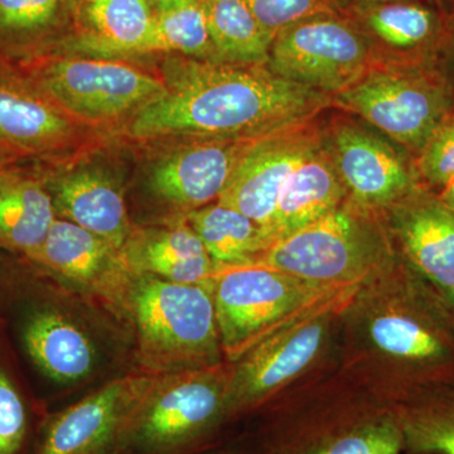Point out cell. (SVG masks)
<instances>
[{"label": "cell", "mask_w": 454, "mask_h": 454, "mask_svg": "<svg viewBox=\"0 0 454 454\" xmlns=\"http://www.w3.org/2000/svg\"><path fill=\"white\" fill-rule=\"evenodd\" d=\"M330 98L262 64H190L166 92L140 107L131 136L260 138L309 121Z\"/></svg>", "instance_id": "1"}, {"label": "cell", "mask_w": 454, "mask_h": 454, "mask_svg": "<svg viewBox=\"0 0 454 454\" xmlns=\"http://www.w3.org/2000/svg\"><path fill=\"white\" fill-rule=\"evenodd\" d=\"M334 100L404 146L414 160L454 110L452 89L435 62L395 61L366 70Z\"/></svg>", "instance_id": "2"}, {"label": "cell", "mask_w": 454, "mask_h": 454, "mask_svg": "<svg viewBox=\"0 0 454 454\" xmlns=\"http://www.w3.org/2000/svg\"><path fill=\"white\" fill-rule=\"evenodd\" d=\"M342 286H322L262 265L226 268L214 284L217 330L232 357L294 324Z\"/></svg>", "instance_id": "3"}, {"label": "cell", "mask_w": 454, "mask_h": 454, "mask_svg": "<svg viewBox=\"0 0 454 454\" xmlns=\"http://www.w3.org/2000/svg\"><path fill=\"white\" fill-rule=\"evenodd\" d=\"M142 348L160 366L212 363L220 336L211 284H178L146 278L134 295Z\"/></svg>", "instance_id": "4"}, {"label": "cell", "mask_w": 454, "mask_h": 454, "mask_svg": "<svg viewBox=\"0 0 454 454\" xmlns=\"http://www.w3.org/2000/svg\"><path fill=\"white\" fill-rule=\"evenodd\" d=\"M372 44L345 14L307 18L278 33L269 61L274 73L317 91H336L370 67Z\"/></svg>", "instance_id": "5"}, {"label": "cell", "mask_w": 454, "mask_h": 454, "mask_svg": "<svg viewBox=\"0 0 454 454\" xmlns=\"http://www.w3.org/2000/svg\"><path fill=\"white\" fill-rule=\"evenodd\" d=\"M27 76L59 109L89 121L139 110L167 90L152 74L104 59H57L35 66Z\"/></svg>", "instance_id": "6"}, {"label": "cell", "mask_w": 454, "mask_h": 454, "mask_svg": "<svg viewBox=\"0 0 454 454\" xmlns=\"http://www.w3.org/2000/svg\"><path fill=\"white\" fill-rule=\"evenodd\" d=\"M372 232L349 208L339 206L325 217L277 241L254 264L322 286L363 279L372 267Z\"/></svg>", "instance_id": "7"}, {"label": "cell", "mask_w": 454, "mask_h": 454, "mask_svg": "<svg viewBox=\"0 0 454 454\" xmlns=\"http://www.w3.org/2000/svg\"><path fill=\"white\" fill-rule=\"evenodd\" d=\"M321 146L309 121L262 137L244 155L217 201L258 223L268 241V229L284 184Z\"/></svg>", "instance_id": "8"}, {"label": "cell", "mask_w": 454, "mask_h": 454, "mask_svg": "<svg viewBox=\"0 0 454 454\" xmlns=\"http://www.w3.org/2000/svg\"><path fill=\"white\" fill-rule=\"evenodd\" d=\"M227 408L214 382H179L142 403L131 427L130 447L143 454H181L203 437Z\"/></svg>", "instance_id": "9"}, {"label": "cell", "mask_w": 454, "mask_h": 454, "mask_svg": "<svg viewBox=\"0 0 454 454\" xmlns=\"http://www.w3.org/2000/svg\"><path fill=\"white\" fill-rule=\"evenodd\" d=\"M139 406L124 381L113 382L56 415L35 454H127Z\"/></svg>", "instance_id": "10"}, {"label": "cell", "mask_w": 454, "mask_h": 454, "mask_svg": "<svg viewBox=\"0 0 454 454\" xmlns=\"http://www.w3.org/2000/svg\"><path fill=\"white\" fill-rule=\"evenodd\" d=\"M258 139L211 138L184 146L154 167L152 188L179 207L197 210L207 206L212 200H219L239 163Z\"/></svg>", "instance_id": "11"}, {"label": "cell", "mask_w": 454, "mask_h": 454, "mask_svg": "<svg viewBox=\"0 0 454 454\" xmlns=\"http://www.w3.org/2000/svg\"><path fill=\"white\" fill-rule=\"evenodd\" d=\"M333 160L340 181L361 205L399 202L422 184L390 145L356 125L336 128Z\"/></svg>", "instance_id": "12"}, {"label": "cell", "mask_w": 454, "mask_h": 454, "mask_svg": "<svg viewBox=\"0 0 454 454\" xmlns=\"http://www.w3.org/2000/svg\"><path fill=\"white\" fill-rule=\"evenodd\" d=\"M346 17L369 42L402 55V61L435 62L446 46L454 18L434 0H399L348 9Z\"/></svg>", "instance_id": "13"}, {"label": "cell", "mask_w": 454, "mask_h": 454, "mask_svg": "<svg viewBox=\"0 0 454 454\" xmlns=\"http://www.w3.org/2000/svg\"><path fill=\"white\" fill-rule=\"evenodd\" d=\"M325 319L309 318L283 328L250 349L227 391V408L262 399L291 380L316 357L325 337Z\"/></svg>", "instance_id": "14"}, {"label": "cell", "mask_w": 454, "mask_h": 454, "mask_svg": "<svg viewBox=\"0 0 454 454\" xmlns=\"http://www.w3.org/2000/svg\"><path fill=\"white\" fill-rule=\"evenodd\" d=\"M399 202L396 231L405 255L450 300L454 295V212L422 184Z\"/></svg>", "instance_id": "15"}, {"label": "cell", "mask_w": 454, "mask_h": 454, "mask_svg": "<svg viewBox=\"0 0 454 454\" xmlns=\"http://www.w3.org/2000/svg\"><path fill=\"white\" fill-rule=\"evenodd\" d=\"M70 131L65 113L28 76L0 73V154L44 153Z\"/></svg>", "instance_id": "16"}, {"label": "cell", "mask_w": 454, "mask_h": 454, "mask_svg": "<svg viewBox=\"0 0 454 454\" xmlns=\"http://www.w3.org/2000/svg\"><path fill=\"white\" fill-rule=\"evenodd\" d=\"M52 190L56 214L98 235L118 252L122 249L130 226L115 182L98 170H76L57 179Z\"/></svg>", "instance_id": "17"}, {"label": "cell", "mask_w": 454, "mask_h": 454, "mask_svg": "<svg viewBox=\"0 0 454 454\" xmlns=\"http://www.w3.org/2000/svg\"><path fill=\"white\" fill-rule=\"evenodd\" d=\"M343 195L333 158L321 146L284 184L267 232L269 247L336 210Z\"/></svg>", "instance_id": "18"}, {"label": "cell", "mask_w": 454, "mask_h": 454, "mask_svg": "<svg viewBox=\"0 0 454 454\" xmlns=\"http://www.w3.org/2000/svg\"><path fill=\"white\" fill-rule=\"evenodd\" d=\"M29 357L52 380H82L94 370L97 351L88 334L52 309L35 310L23 327Z\"/></svg>", "instance_id": "19"}, {"label": "cell", "mask_w": 454, "mask_h": 454, "mask_svg": "<svg viewBox=\"0 0 454 454\" xmlns=\"http://www.w3.org/2000/svg\"><path fill=\"white\" fill-rule=\"evenodd\" d=\"M56 219L52 196L40 178L8 168L0 173V247L31 259Z\"/></svg>", "instance_id": "20"}, {"label": "cell", "mask_w": 454, "mask_h": 454, "mask_svg": "<svg viewBox=\"0 0 454 454\" xmlns=\"http://www.w3.org/2000/svg\"><path fill=\"white\" fill-rule=\"evenodd\" d=\"M116 253L112 245L83 227L56 219L33 262L66 279L97 286L115 271Z\"/></svg>", "instance_id": "21"}, {"label": "cell", "mask_w": 454, "mask_h": 454, "mask_svg": "<svg viewBox=\"0 0 454 454\" xmlns=\"http://www.w3.org/2000/svg\"><path fill=\"white\" fill-rule=\"evenodd\" d=\"M188 219L215 265H252L254 256L268 249L258 223L219 202L197 208Z\"/></svg>", "instance_id": "22"}, {"label": "cell", "mask_w": 454, "mask_h": 454, "mask_svg": "<svg viewBox=\"0 0 454 454\" xmlns=\"http://www.w3.org/2000/svg\"><path fill=\"white\" fill-rule=\"evenodd\" d=\"M215 56L227 64L268 61L273 38L245 0H202Z\"/></svg>", "instance_id": "23"}, {"label": "cell", "mask_w": 454, "mask_h": 454, "mask_svg": "<svg viewBox=\"0 0 454 454\" xmlns=\"http://www.w3.org/2000/svg\"><path fill=\"white\" fill-rule=\"evenodd\" d=\"M139 264L167 282L211 284L214 262L191 225H178L149 238L139 252Z\"/></svg>", "instance_id": "24"}, {"label": "cell", "mask_w": 454, "mask_h": 454, "mask_svg": "<svg viewBox=\"0 0 454 454\" xmlns=\"http://www.w3.org/2000/svg\"><path fill=\"white\" fill-rule=\"evenodd\" d=\"M89 20L98 33L97 49L107 53H138L153 16L146 0H91Z\"/></svg>", "instance_id": "25"}, {"label": "cell", "mask_w": 454, "mask_h": 454, "mask_svg": "<svg viewBox=\"0 0 454 454\" xmlns=\"http://www.w3.org/2000/svg\"><path fill=\"white\" fill-rule=\"evenodd\" d=\"M370 334L382 351L418 364H437L450 356L447 340L420 319L390 313L373 319Z\"/></svg>", "instance_id": "26"}, {"label": "cell", "mask_w": 454, "mask_h": 454, "mask_svg": "<svg viewBox=\"0 0 454 454\" xmlns=\"http://www.w3.org/2000/svg\"><path fill=\"white\" fill-rule=\"evenodd\" d=\"M177 51L205 57L214 53L202 0L157 12L138 53Z\"/></svg>", "instance_id": "27"}, {"label": "cell", "mask_w": 454, "mask_h": 454, "mask_svg": "<svg viewBox=\"0 0 454 454\" xmlns=\"http://www.w3.org/2000/svg\"><path fill=\"white\" fill-rule=\"evenodd\" d=\"M413 454H454V393L405 409L396 419Z\"/></svg>", "instance_id": "28"}, {"label": "cell", "mask_w": 454, "mask_h": 454, "mask_svg": "<svg viewBox=\"0 0 454 454\" xmlns=\"http://www.w3.org/2000/svg\"><path fill=\"white\" fill-rule=\"evenodd\" d=\"M61 0H0V49L33 43L55 22Z\"/></svg>", "instance_id": "29"}, {"label": "cell", "mask_w": 454, "mask_h": 454, "mask_svg": "<svg viewBox=\"0 0 454 454\" xmlns=\"http://www.w3.org/2000/svg\"><path fill=\"white\" fill-rule=\"evenodd\" d=\"M404 434L395 419L378 420L345 430L306 454H402Z\"/></svg>", "instance_id": "30"}, {"label": "cell", "mask_w": 454, "mask_h": 454, "mask_svg": "<svg viewBox=\"0 0 454 454\" xmlns=\"http://www.w3.org/2000/svg\"><path fill=\"white\" fill-rule=\"evenodd\" d=\"M271 38L286 27L321 14H343L339 0H245Z\"/></svg>", "instance_id": "31"}, {"label": "cell", "mask_w": 454, "mask_h": 454, "mask_svg": "<svg viewBox=\"0 0 454 454\" xmlns=\"http://www.w3.org/2000/svg\"><path fill=\"white\" fill-rule=\"evenodd\" d=\"M414 168L426 187L442 188L454 177V110L427 140L414 160Z\"/></svg>", "instance_id": "32"}, {"label": "cell", "mask_w": 454, "mask_h": 454, "mask_svg": "<svg viewBox=\"0 0 454 454\" xmlns=\"http://www.w3.org/2000/svg\"><path fill=\"white\" fill-rule=\"evenodd\" d=\"M29 433L25 400L0 367V454H20Z\"/></svg>", "instance_id": "33"}, {"label": "cell", "mask_w": 454, "mask_h": 454, "mask_svg": "<svg viewBox=\"0 0 454 454\" xmlns=\"http://www.w3.org/2000/svg\"><path fill=\"white\" fill-rule=\"evenodd\" d=\"M438 66L442 73L446 76L454 95V26L446 46H444L442 55L439 57Z\"/></svg>", "instance_id": "34"}, {"label": "cell", "mask_w": 454, "mask_h": 454, "mask_svg": "<svg viewBox=\"0 0 454 454\" xmlns=\"http://www.w3.org/2000/svg\"><path fill=\"white\" fill-rule=\"evenodd\" d=\"M437 197L439 201L454 212V177L441 188Z\"/></svg>", "instance_id": "35"}, {"label": "cell", "mask_w": 454, "mask_h": 454, "mask_svg": "<svg viewBox=\"0 0 454 454\" xmlns=\"http://www.w3.org/2000/svg\"><path fill=\"white\" fill-rule=\"evenodd\" d=\"M399 2V0H339V4L342 12L348 9L365 7V5L381 4V3ZM437 2V0H434ZM438 3V2H437Z\"/></svg>", "instance_id": "36"}, {"label": "cell", "mask_w": 454, "mask_h": 454, "mask_svg": "<svg viewBox=\"0 0 454 454\" xmlns=\"http://www.w3.org/2000/svg\"><path fill=\"white\" fill-rule=\"evenodd\" d=\"M192 2H199V0H155L158 8L157 12L167 11V9L178 7V5H184Z\"/></svg>", "instance_id": "37"}, {"label": "cell", "mask_w": 454, "mask_h": 454, "mask_svg": "<svg viewBox=\"0 0 454 454\" xmlns=\"http://www.w3.org/2000/svg\"><path fill=\"white\" fill-rule=\"evenodd\" d=\"M437 2L448 14H450V16L454 18V0H437Z\"/></svg>", "instance_id": "38"}, {"label": "cell", "mask_w": 454, "mask_h": 454, "mask_svg": "<svg viewBox=\"0 0 454 454\" xmlns=\"http://www.w3.org/2000/svg\"><path fill=\"white\" fill-rule=\"evenodd\" d=\"M5 168H7V166H5L4 163V155L0 154V173H2Z\"/></svg>", "instance_id": "39"}, {"label": "cell", "mask_w": 454, "mask_h": 454, "mask_svg": "<svg viewBox=\"0 0 454 454\" xmlns=\"http://www.w3.org/2000/svg\"><path fill=\"white\" fill-rule=\"evenodd\" d=\"M450 301H452V304H453V307H454V295H453V297H452V298H450Z\"/></svg>", "instance_id": "40"}, {"label": "cell", "mask_w": 454, "mask_h": 454, "mask_svg": "<svg viewBox=\"0 0 454 454\" xmlns=\"http://www.w3.org/2000/svg\"><path fill=\"white\" fill-rule=\"evenodd\" d=\"M217 454H232V453H217Z\"/></svg>", "instance_id": "41"}]
</instances>
